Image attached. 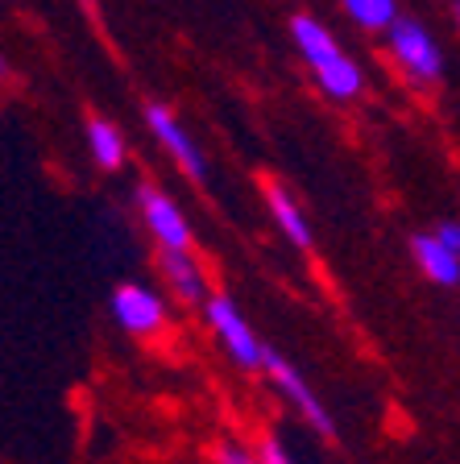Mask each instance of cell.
Here are the masks:
<instances>
[{"mask_svg": "<svg viewBox=\"0 0 460 464\" xmlns=\"http://www.w3.org/2000/svg\"><path fill=\"white\" fill-rule=\"evenodd\" d=\"M203 315H208V324H211V332H216V340H220V348L232 357V365L250 369V373L261 369V361H266V344L253 336L250 319L240 315V307L229 299V295H208Z\"/></svg>", "mask_w": 460, "mask_h": 464, "instance_id": "obj_2", "label": "cell"}, {"mask_svg": "<svg viewBox=\"0 0 460 464\" xmlns=\"http://www.w3.org/2000/svg\"><path fill=\"white\" fill-rule=\"evenodd\" d=\"M162 274L187 307H203L208 303V282H203V270L200 261L191 257V249H162Z\"/></svg>", "mask_w": 460, "mask_h": 464, "instance_id": "obj_9", "label": "cell"}, {"mask_svg": "<svg viewBox=\"0 0 460 464\" xmlns=\"http://www.w3.org/2000/svg\"><path fill=\"white\" fill-rule=\"evenodd\" d=\"M436 232H440V237L452 245V249H460V224H456V220H444Z\"/></svg>", "mask_w": 460, "mask_h": 464, "instance_id": "obj_15", "label": "cell"}, {"mask_svg": "<svg viewBox=\"0 0 460 464\" xmlns=\"http://www.w3.org/2000/svg\"><path fill=\"white\" fill-rule=\"evenodd\" d=\"M411 257L427 282H436V286H460V249H452L440 232L411 237Z\"/></svg>", "mask_w": 460, "mask_h": 464, "instance_id": "obj_8", "label": "cell"}, {"mask_svg": "<svg viewBox=\"0 0 460 464\" xmlns=\"http://www.w3.org/2000/svg\"><path fill=\"white\" fill-rule=\"evenodd\" d=\"M290 34H295V46L303 54V63L311 67L316 83L324 87L332 100H353L361 92V67L340 50V42L319 25L316 17H295L290 21Z\"/></svg>", "mask_w": 460, "mask_h": 464, "instance_id": "obj_1", "label": "cell"}, {"mask_svg": "<svg viewBox=\"0 0 460 464\" xmlns=\"http://www.w3.org/2000/svg\"><path fill=\"white\" fill-rule=\"evenodd\" d=\"M390 54L398 58V67L415 79V83H436L444 75V50L440 42L419 25V21L398 17L390 25Z\"/></svg>", "mask_w": 460, "mask_h": 464, "instance_id": "obj_3", "label": "cell"}, {"mask_svg": "<svg viewBox=\"0 0 460 464\" xmlns=\"http://www.w3.org/2000/svg\"><path fill=\"white\" fill-rule=\"evenodd\" d=\"M266 203H269V212H274V220H279V228L287 232V241L299 245V249H307V245H311V224H307V216H303L295 195H290L282 183H266Z\"/></svg>", "mask_w": 460, "mask_h": 464, "instance_id": "obj_11", "label": "cell"}, {"mask_svg": "<svg viewBox=\"0 0 460 464\" xmlns=\"http://www.w3.org/2000/svg\"><path fill=\"white\" fill-rule=\"evenodd\" d=\"M137 208H142L158 249H191V224L166 191H158L153 183H142L137 187Z\"/></svg>", "mask_w": 460, "mask_h": 464, "instance_id": "obj_6", "label": "cell"}, {"mask_svg": "<svg viewBox=\"0 0 460 464\" xmlns=\"http://www.w3.org/2000/svg\"><path fill=\"white\" fill-rule=\"evenodd\" d=\"M216 460L220 464H261V456L245 452L240 444H220V452H216Z\"/></svg>", "mask_w": 460, "mask_h": 464, "instance_id": "obj_13", "label": "cell"}, {"mask_svg": "<svg viewBox=\"0 0 460 464\" xmlns=\"http://www.w3.org/2000/svg\"><path fill=\"white\" fill-rule=\"evenodd\" d=\"M261 373L274 382V386L282 390V398H287L290 406H295L299 415L307 419V423L316 427V431H324V435H336V423H332V415L324 411V402L316 398V390L303 382V373H299L295 365H290L282 353H274V348L266 344V361H261Z\"/></svg>", "mask_w": 460, "mask_h": 464, "instance_id": "obj_4", "label": "cell"}, {"mask_svg": "<svg viewBox=\"0 0 460 464\" xmlns=\"http://www.w3.org/2000/svg\"><path fill=\"white\" fill-rule=\"evenodd\" d=\"M145 125H150V133L162 141V150L174 158V162L182 166V170L191 174L195 183H200L203 174H208V166H203V154L195 150V141H191V133L174 121V112L166 104H150L145 108Z\"/></svg>", "mask_w": 460, "mask_h": 464, "instance_id": "obj_7", "label": "cell"}, {"mask_svg": "<svg viewBox=\"0 0 460 464\" xmlns=\"http://www.w3.org/2000/svg\"><path fill=\"white\" fill-rule=\"evenodd\" d=\"M87 154H92V162L100 166V170H121L125 166V137H121V129L113 125V121H104V116H87Z\"/></svg>", "mask_w": 460, "mask_h": 464, "instance_id": "obj_10", "label": "cell"}, {"mask_svg": "<svg viewBox=\"0 0 460 464\" xmlns=\"http://www.w3.org/2000/svg\"><path fill=\"white\" fill-rule=\"evenodd\" d=\"M361 29H390L398 21V0H340Z\"/></svg>", "mask_w": 460, "mask_h": 464, "instance_id": "obj_12", "label": "cell"}, {"mask_svg": "<svg viewBox=\"0 0 460 464\" xmlns=\"http://www.w3.org/2000/svg\"><path fill=\"white\" fill-rule=\"evenodd\" d=\"M456 17H460V0H456Z\"/></svg>", "mask_w": 460, "mask_h": 464, "instance_id": "obj_16", "label": "cell"}, {"mask_svg": "<svg viewBox=\"0 0 460 464\" xmlns=\"http://www.w3.org/2000/svg\"><path fill=\"white\" fill-rule=\"evenodd\" d=\"M113 315L129 336H158L166 328V303L158 290L142 282H125L113 290Z\"/></svg>", "mask_w": 460, "mask_h": 464, "instance_id": "obj_5", "label": "cell"}, {"mask_svg": "<svg viewBox=\"0 0 460 464\" xmlns=\"http://www.w3.org/2000/svg\"><path fill=\"white\" fill-rule=\"evenodd\" d=\"M258 456H261V464H295V460H290V456H287V448L279 444V440H266Z\"/></svg>", "mask_w": 460, "mask_h": 464, "instance_id": "obj_14", "label": "cell"}]
</instances>
